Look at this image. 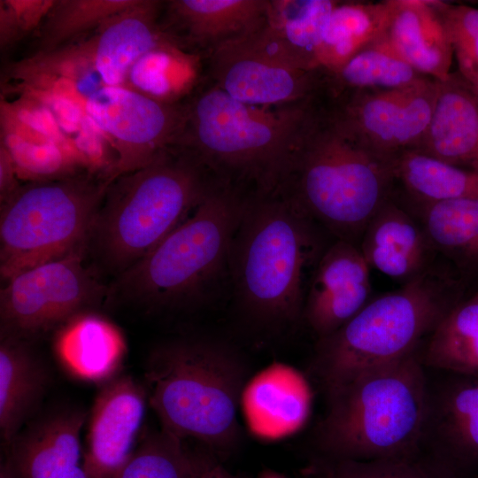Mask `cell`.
Masks as SVG:
<instances>
[{
    "mask_svg": "<svg viewBox=\"0 0 478 478\" xmlns=\"http://www.w3.org/2000/svg\"><path fill=\"white\" fill-rule=\"evenodd\" d=\"M53 351L73 377L103 384L119 374L127 343L113 322L96 312H87L55 331Z\"/></svg>",
    "mask_w": 478,
    "mask_h": 478,
    "instance_id": "cell-22",
    "label": "cell"
},
{
    "mask_svg": "<svg viewBox=\"0 0 478 478\" xmlns=\"http://www.w3.org/2000/svg\"><path fill=\"white\" fill-rule=\"evenodd\" d=\"M474 94L475 95L476 98L478 99V79L477 81L472 85L470 86Z\"/></svg>",
    "mask_w": 478,
    "mask_h": 478,
    "instance_id": "cell-40",
    "label": "cell"
},
{
    "mask_svg": "<svg viewBox=\"0 0 478 478\" xmlns=\"http://www.w3.org/2000/svg\"><path fill=\"white\" fill-rule=\"evenodd\" d=\"M112 181L86 170L20 184L0 204L1 280L87 247Z\"/></svg>",
    "mask_w": 478,
    "mask_h": 478,
    "instance_id": "cell-9",
    "label": "cell"
},
{
    "mask_svg": "<svg viewBox=\"0 0 478 478\" xmlns=\"http://www.w3.org/2000/svg\"><path fill=\"white\" fill-rule=\"evenodd\" d=\"M0 478H16L12 467L6 459L1 464Z\"/></svg>",
    "mask_w": 478,
    "mask_h": 478,
    "instance_id": "cell-38",
    "label": "cell"
},
{
    "mask_svg": "<svg viewBox=\"0 0 478 478\" xmlns=\"http://www.w3.org/2000/svg\"><path fill=\"white\" fill-rule=\"evenodd\" d=\"M322 478H459L460 476L422 449L374 459H325Z\"/></svg>",
    "mask_w": 478,
    "mask_h": 478,
    "instance_id": "cell-33",
    "label": "cell"
},
{
    "mask_svg": "<svg viewBox=\"0 0 478 478\" xmlns=\"http://www.w3.org/2000/svg\"><path fill=\"white\" fill-rule=\"evenodd\" d=\"M393 2L385 42L420 74L437 81L448 80L454 55L436 1Z\"/></svg>",
    "mask_w": 478,
    "mask_h": 478,
    "instance_id": "cell-23",
    "label": "cell"
},
{
    "mask_svg": "<svg viewBox=\"0 0 478 478\" xmlns=\"http://www.w3.org/2000/svg\"><path fill=\"white\" fill-rule=\"evenodd\" d=\"M0 337V435L8 447L39 409L50 380L32 342Z\"/></svg>",
    "mask_w": 478,
    "mask_h": 478,
    "instance_id": "cell-24",
    "label": "cell"
},
{
    "mask_svg": "<svg viewBox=\"0 0 478 478\" xmlns=\"http://www.w3.org/2000/svg\"><path fill=\"white\" fill-rule=\"evenodd\" d=\"M428 370L478 376V293L456 303L425 342Z\"/></svg>",
    "mask_w": 478,
    "mask_h": 478,
    "instance_id": "cell-27",
    "label": "cell"
},
{
    "mask_svg": "<svg viewBox=\"0 0 478 478\" xmlns=\"http://www.w3.org/2000/svg\"><path fill=\"white\" fill-rule=\"evenodd\" d=\"M88 413L66 408L30 422L7 447L16 478H89L81 434Z\"/></svg>",
    "mask_w": 478,
    "mask_h": 478,
    "instance_id": "cell-18",
    "label": "cell"
},
{
    "mask_svg": "<svg viewBox=\"0 0 478 478\" xmlns=\"http://www.w3.org/2000/svg\"><path fill=\"white\" fill-rule=\"evenodd\" d=\"M422 227L434 250L459 266L478 269V199L420 205Z\"/></svg>",
    "mask_w": 478,
    "mask_h": 478,
    "instance_id": "cell-29",
    "label": "cell"
},
{
    "mask_svg": "<svg viewBox=\"0 0 478 478\" xmlns=\"http://www.w3.org/2000/svg\"><path fill=\"white\" fill-rule=\"evenodd\" d=\"M149 405L144 384L118 374L102 384L87 419L83 463L89 478H113L138 444Z\"/></svg>",
    "mask_w": 478,
    "mask_h": 478,
    "instance_id": "cell-15",
    "label": "cell"
},
{
    "mask_svg": "<svg viewBox=\"0 0 478 478\" xmlns=\"http://www.w3.org/2000/svg\"><path fill=\"white\" fill-rule=\"evenodd\" d=\"M456 304L427 271L369 301L333 334L317 339L312 376L324 393L421 348Z\"/></svg>",
    "mask_w": 478,
    "mask_h": 478,
    "instance_id": "cell-8",
    "label": "cell"
},
{
    "mask_svg": "<svg viewBox=\"0 0 478 478\" xmlns=\"http://www.w3.org/2000/svg\"><path fill=\"white\" fill-rule=\"evenodd\" d=\"M136 1L53 0L34 33V54L47 53L72 42L127 10Z\"/></svg>",
    "mask_w": 478,
    "mask_h": 478,
    "instance_id": "cell-31",
    "label": "cell"
},
{
    "mask_svg": "<svg viewBox=\"0 0 478 478\" xmlns=\"http://www.w3.org/2000/svg\"><path fill=\"white\" fill-rule=\"evenodd\" d=\"M52 0H1V52L10 50L39 27Z\"/></svg>",
    "mask_w": 478,
    "mask_h": 478,
    "instance_id": "cell-35",
    "label": "cell"
},
{
    "mask_svg": "<svg viewBox=\"0 0 478 478\" xmlns=\"http://www.w3.org/2000/svg\"><path fill=\"white\" fill-rule=\"evenodd\" d=\"M358 248L368 264L403 284L426 273L431 245L422 225L391 197L367 224Z\"/></svg>",
    "mask_w": 478,
    "mask_h": 478,
    "instance_id": "cell-20",
    "label": "cell"
},
{
    "mask_svg": "<svg viewBox=\"0 0 478 478\" xmlns=\"http://www.w3.org/2000/svg\"><path fill=\"white\" fill-rule=\"evenodd\" d=\"M218 180L194 156L173 147L109 185L87 254L99 274L118 276L183 223Z\"/></svg>",
    "mask_w": 478,
    "mask_h": 478,
    "instance_id": "cell-5",
    "label": "cell"
},
{
    "mask_svg": "<svg viewBox=\"0 0 478 478\" xmlns=\"http://www.w3.org/2000/svg\"><path fill=\"white\" fill-rule=\"evenodd\" d=\"M87 247L27 269L0 290V336L32 342L107 304L109 286L87 263Z\"/></svg>",
    "mask_w": 478,
    "mask_h": 478,
    "instance_id": "cell-11",
    "label": "cell"
},
{
    "mask_svg": "<svg viewBox=\"0 0 478 478\" xmlns=\"http://www.w3.org/2000/svg\"><path fill=\"white\" fill-rule=\"evenodd\" d=\"M393 0L380 3L338 2L326 25L319 66L328 73L339 69L361 50L382 40L389 28Z\"/></svg>",
    "mask_w": 478,
    "mask_h": 478,
    "instance_id": "cell-26",
    "label": "cell"
},
{
    "mask_svg": "<svg viewBox=\"0 0 478 478\" xmlns=\"http://www.w3.org/2000/svg\"><path fill=\"white\" fill-rule=\"evenodd\" d=\"M189 450V449H188ZM194 478H234L212 451L199 443L189 450Z\"/></svg>",
    "mask_w": 478,
    "mask_h": 478,
    "instance_id": "cell-36",
    "label": "cell"
},
{
    "mask_svg": "<svg viewBox=\"0 0 478 478\" xmlns=\"http://www.w3.org/2000/svg\"><path fill=\"white\" fill-rule=\"evenodd\" d=\"M84 109L115 150L109 172L112 180L174 147L185 119L182 103L127 87L96 88L86 96Z\"/></svg>",
    "mask_w": 478,
    "mask_h": 478,
    "instance_id": "cell-13",
    "label": "cell"
},
{
    "mask_svg": "<svg viewBox=\"0 0 478 478\" xmlns=\"http://www.w3.org/2000/svg\"><path fill=\"white\" fill-rule=\"evenodd\" d=\"M163 3L137 0L72 42L12 64L7 75L31 87L89 74L100 80L101 86L130 88L134 73L148 57L181 51L160 27Z\"/></svg>",
    "mask_w": 478,
    "mask_h": 478,
    "instance_id": "cell-10",
    "label": "cell"
},
{
    "mask_svg": "<svg viewBox=\"0 0 478 478\" xmlns=\"http://www.w3.org/2000/svg\"><path fill=\"white\" fill-rule=\"evenodd\" d=\"M394 186L392 164L343 133L321 104L279 192L337 240L357 244Z\"/></svg>",
    "mask_w": 478,
    "mask_h": 478,
    "instance_id": "cell-7",
    "label": "cell"
},
{
    "mask_svg": "<svg viewBox=\"0 0 478 478\" xmlns=\"http://www.w3.org/2000/svg\"><path fill=\"white\" fill-rule=\"evenodd\" d=\"M395 183L420 205L462 198L478 199V171L455 166L414 150L392 162Z\"/></svg>",
    "mask_w": 478,
    "mask_h": 478,
    "instance_id": "cell-28",
    "label": "cell"
},
{
    "mask_svg": "<svg viewBox=\"0 0 478 478\" xmlns=\"http://www.w3.org/2000/svg\"><path fill=\"white\" fill-rule=\"evenodd\" d=\"M113 478H194L183 440L164 428L142 435L127 461Z\"/></svg>",
    "mask_w": 478,
    "mask_h": 478,
    "instance_id": "cell-32",
    "label": "cell"
},
{
    "mask_svg": "<svg viewBox=\"0 0 478 478\" xmlns=\"http://www.w3.org/2000/svg\"><path fill=\"white\" fill-rule=\"evenodd\" d=\"M315 222L289 197H246L229 259L236 305L253 327L270 334L303 320L309 266L319 259Z\"/></svg>",
    "mask_w": 478,
    "mask_h": 478,
    "instance_id": "cell-2",
    "label": "cell"
},
{
    "mask_svg": "<svg viewBox=\"0 0 478 478\" xmlns=\"http://www.w3.org/2000/svg\"><path fill=\"white\" fill-rule=\"evenodd\" d=\"M263 27L209 53L212 84L239 102L262 107L301 103L323 95L327 72L297 67L277 50Z\"/></svg>",
    "mask_w": 478,
    "mask_h": 478,
    "instance_id": "cell-14",
    "label": "cell"
},
{
    "mask_svg": "<svg viewBox=\"0 0 478 478\" xmlns=\"http://www.w3.org/2000/svg\"><path fill=\"white\" fill-rule=\"evenodd\" d=\"M436 372L420 447L460 475L478 465V376Z\"/></svg>",
    "mask_w": 478,
    "mask_h": 478,
    "instance_id": "cell-16",
    "label": "cell"
},
{
    "mask_svg": "<svg viewBox=\"0 0 478 478\" xmlns=\"http://www.w3.org/2000/svg\"><path fill=\"white\" fill-rule=\"evenodd\" d=\"M269 0H170L163 3L159 25L181 50L218 46L261 28Z\"/></svg>",
    "mask_w": 478,
    "mask_h": 478,
    "instance_id": "cell-19",
    "label": "cell"
},
{
    "mask_svg": "<svg viewBox=\"0 0 478 478\" xmlns=\"http://www.w3.org/2000/svg\"><path fill=\"white\" fill-rule=\"evenodd\" d=\"M459 75L472 86L478 79V8L436 1Z\"/></svg>",
    "mask_w": 478,
    "mask_h": 478,
    "instance_id": "cell-34",
    "label": "cell"
},
{
    "mask_svg": "<svg viewBox=\"0 0 478 478\" xmlns=\"http://www.w3.org/2000/svg\"><path fill=\"white\" fill-rule=\"evenodd\" d=\"M439 81L423 77L391 89L356 90L328 98L326 111L351 139L392 164L413 150L435 109Z\"/></svg>",
    "mask_w": 478,
    "mask_h": 478,
    "instance_id": "cell-12",
    "label": "cell"
},
{
    "mask_svg": "<svg viewBox=\"0 0 478 478\" xmlns=\"http://www.w3.org/2000/svg\"><path fill=\"white\" fill-rule=\"evenodd\" d=\"M422 347L324 393L326 412L312 438L325 459H374L420 449L428 386Z\"/></svg>",
    "mask_w": 478,
    "mask_h": 478,
    "instance_id": "cell-6",
    "label": "cell"
},
{
    "mask_svg": "<svg viewBox=\"0 0 478 478\" xmlns=\"http://www.w3.org/2000/svg\"><path fill=\"white\" fill-rule=\"evenodd\" d=\"M319 97L262 107L239 102L212 84L182 103L184 125L174 147L222 182L251 184L256 194L278 193L319 110Z\"/></svg>",
    "mask_w": 478,
    "mask_h": 478,
    "instance_id": "cell-1",
    "label": "cell"
},
{
    "mask_svg": "<svg viewBox=\"0 0 478 478\" xmlns=\"http://www.w3.org/2000/svg\"><path fill=\"white\" fill-rule=\"evenodd\" d=\"M246 197L218 181L183 223L112 278L106 305L159 314L206 304L221 283L229 281L231 247Z\"/></svg>",
    "mask_w": 478,
    "mask_h": 478,
    "instance_id": "cell-3",
    "label": "cell"
},
{
    "mask_svg": "<svg viewBox=\"0 0 478 478\" xmlns=\"http://www.w3.org/2000/svg\"><path fill=\"white\" fill-rule=\"evenodd\" d=\"M11 151L5 144L0 147V204L7 200L20 186Z\"/></svg>",
    "mask_w": 478,
    "mask_h": 478,
    "instance_id": "cell-37",
    "label": "cell"
},
{
    "mask_svg": "<svg viewBox=\"0 0 478 478\" xmlns=\"http://www.w3.org/2000/svg\"><path fill=\"white\" fill-rule=\"evenodd\" d=\"M258 478H286L283 474L272 469H265Z\"/></svg>",
    "mask_w": 478,
    "mask_h": 478,
    "instance_id": "cell-39",
    "label": "cell"
},
{
    "mask_svg": "<svg viewBox=\"0 0 478 478\" xmlns=\"http://www.w3.org/2000/svg\"><path fill=\"white\" fill-rule=\"evenodd\" d=\"M413 150L478 171V99L459 74L439 81L431 120Z\"/></svg>",
    "mask_w": 478,
    "mask_h": 478,
    "instance_id": "cell-21",
    "label": "cell"
},
{
    "mask_svg": "<svg viewBox=\"0 0 478 478\" xmlns=\"http://www.w3.org/2000/svg\"><path fill=\"white\" fill-rule=\"evenodd\" d=\"M334 0H269L264 30L277 49L298 68L319 66L323 33Z\"/></svg>",
    "mask_w": 478,
    "mask_h": 478,
    "instance_id": "cell-25",
    "label": "cell"
},
{
    "mask_svg": "<svg viewBox=\"0 0 478 478\" xmlns=\"http://www.w3.org/2000/svg\"><path fill=\"white\" fill-rule=\"evenodd\" d=\"M424 76L397 55L384 37L361 50L335 72H327L325 94L335 97L356 90L391 89Z\"/></svg>",
    "mask_w": 478,
    "mask_h": 478,
    "instance_id": "cell-30",
    "label": "cell"
},
{
    "mask_svg": "<svg viewBox=\"0 0 478 478\" xmlns=\"http://www.w3.org/2000/svg\"><path fill=\"white\" fill-rule=\"evenodd\" d=\"M249 373L231 343L208 335L181 336L152 350L144 386L162 428L222 456L243 437L238 409Z\"/></svg>",
    "mask_w": 478,
    "mask_h": 478,
    "instance_id": "cell-4",
    "label": "cell"
},
{
    "mask_svg": "<svg viewBox=\"0 0 478 478\" xmlns=\"http://www.w3.org/2000/svg\"><path fill=\"white\" fill-rule=\"evenodd\" d=\"M369 269L358 245L350 242L337 240L322 252L303 312V321L317 339L337 331L369 302Z\"/></svg>",
    "mask_w": 478,
    "mask_h": 478,
    "instance_id": "cell-17",
    "label": "cell"
}]
</instances>
